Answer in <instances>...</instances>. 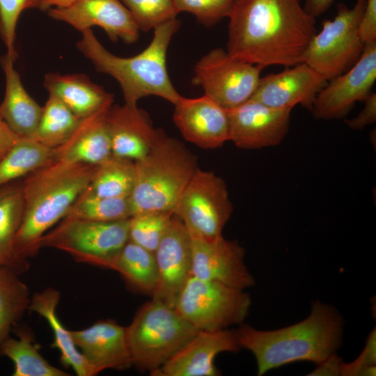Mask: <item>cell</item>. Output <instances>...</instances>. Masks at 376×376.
I'll list each match as a JSON object with an SVG mask.
<instances>
[{
  "label": "cell",
  "instance_id": "obj_6",
  "mask_svg": "<svg viewBox=\"0 0 376 376\" xmlns=\"http://www.w3.org/2000/svg\"><path fill=\"white\" fill-rule=\"evenodd\" d=\"M199 331L175 308L152 298L125 327L133 365L150 373L159 368Z\"/></svg>",
  "mask_w": 376,
  "mask_h": 376
},
{
  "label": "cell",
  "instance_id": "obj_39",
  "mask_svg": "<svg viewBox=\"0 0 376 376\" xmlns=\"http://www.w3.org/2000/svg\"><path fill=\"white\" fill-rule=\"evenodd\" d=\"M359 33L365 44L376 42V0H366Z\"/></svg>",
  "mask_w": 376,
  "mask_h": 376
},
{
  "label": "cell",
  "instance_id": "obj_5",
  "mask_svg": "<svg viewBox=\"0 0 376 376\" xmlns=\"http://www.w3.org/2000/svg\"><path fill=\"white\" fill-rule=\"evenodd\" d=\"M134 165V185L130 196L132 215L174 213L179 197L198 169L196 157L185 145L166 135Z\"/></svg>",
  "mask_w": 376,
  "mask_h": 376
},
{
  "label": "cell",
  "instance_id": "obj_42",
  "mask_svg": "<svg viewBox=\"0 0 376 376\" xmlns=\"http://www.w3.org/2000/svg\"><path fill=\"white\" fill-rule=\"evenodd\" d=\"M19 138L0 117V160Z\"/></svg>",
  "mask_w": 376,
  "mask_h": 376
},
{
  "label": "cell",
  "instance_id": "obj_34",
  "mask_svg": "<svg viewBox=\"0 0 376 376\" xmlns=\"http://www.w3.org/2000/svg\"><path fill=\"white\" fill-rule=\"evenodd\" d=\"M173 212H147L132 215L129 219V238L154 253L167 230Z\"/></svg>",
  "mask_w": 376,
  "mask_h": 376
},
{
  "label": "cell",
  "instance_id": "obj_25",
  "mask_svg": "<svg viewBox=\"0 0 376 376\" xmlns=\"http://www.w3.org/2000/svg\"><path fill=\"white\" fill-rule=\"evenodd\" d=\"M58 290L48 288L31 297L29 310L38 313L48 322L54 334L53 348L60 352V361L72 368L78 376H93L92 370L76 346L71 330L67 329L56 313L60 300Z\"/></svg>",
  "mask_w": 376,
  "mask_h": 376
},
{
  "label": "cell",
  "instance_id": "obj_36",
  "mask_svg": "<svg viewBox=\"0 0 376 376\" xmlns=\"http://www.w3.org/2000/svg\"><path fill=\"white\" fill-rule=\"evenodd\" d=\"M42 0H0V36L7 54L15 61V29L21 13L27 9H40Z\"/></svg>",
  "mask_w": 376,
  "mask_h": 376
},
{
  "label": "cell",
  "instance_id": "obj_17",
  "mask_svg": "<svg viewBox=\"0 0 376 376\" xmlns=\"http://www.w3.org/2000/svg\"><path fill=\"white\" fill-rule=\"evenodd\" d=\"M241 349L235 330H200L181 349L159 368L153 376H217L216 356L224 352Z\"/></svg>",
  "mask_w": 376,
  "mask_h": 376
},
{
  "label": "cell",
  "instance_id": "obj_29",
  "mask_svg": "<svg viewBox=\"0 0 376 376\" xmlns=\"http://www.w3.org/2000/svg\"><path fill=\"white\" fill-rule=\"evenodd\" d=\"M53 149L33 139L19 138L0 160V187L52 162Z\"/></svg>",
  "mask_w": 376,
  "mask_h": 376
},
{
  "label": "cell",
  "instance_id": "obj_2",
  "mask_svg": "<svg viewBox=\"0 0 376 376\" xmlns=\"http://www.w3.org/2000/svg\"><path fill=\"white\" fill-rule=\"evenodd\" d=\"M97 167L52 162L24 177L23 217L13 244L20 260L29 263L38 254L43 235L65 217Z\"/></svg>",
  "mask_w": 376,
  "mask_h": 376
},
{
  "label": "cell",
  "instance_id": "obj_15",
  "mask_svg": "<svg viewBox=\"0 0 376 376\" xmlns=\"http://www.w3.org/2000/svg\"><path fill=\"white\" fill-rule=\"evenodd\" d=\"M158 283L152 298L174 308L177 297L191 275V238L182 221L173 214L154 252Z\"/></svg>",
  "mask_w": 376,
  "mask_h": 376
},
{
  "label": "cell",
  "instance_id": "obj_9",
  "mask_svg": "<svg viewBox=\"0 0 376 376\" xmlns=\"http://www.w3.org/2000/svg\"><path fill=\"white\" fill-rule=\"evenodd\" d=\"M251 303L250 296L242 289L191 275L174 308L198 330L216 331L241 324L248 315Z\"/></svg>",
  "mask_w": 376,
  "mask_h": 376
},
{
  "label": "cell",
  "instance_id": "obj_8",
  "mask_svg": "<svg viewBox=\"0 0 376 376\" xmlns=\"http://www.w3.org/2000/svg\"><path fill=\"white\" fill-rule=\"evenodd\" d=\"M366 3L357 0L352 8L338 4L335 17L324 22L308 45L304 63L327 81L348 70L363 53L366 44L359 27Z\"/></svg>",
  "mask_w": 376,
  "mask_h": 376
},
{
  "label": "cell",
  "instance_id": "obj_44",
  "mask_svg": "<svg viewBox=\"0 0 376 376\" xmlns=\"http://www.w3.org/2000/svg\"><path fill=\"white\" fill-rule=\"evenodd\" d=\"M77 0H42L40 9L47 11L54 7H65L70 5Z\"/></svg>",
  "mask_w": 376,
  "mask_h": 376
},
{
  "label": "cell",
  "instance_id": "obj_33",
  "mask_svg": "<svg viewBox=\"0 0 376 376\" xmlns=\"http://www.w3.org/2000/svg\"><path fill=\"white\" fill-rule=\"evenodd\" d=\"M132 215L130 196L101 197L84 189L71 205L64 218L114 221L130 219Z\"/></svg>",
  "mask_w": 376,
  "mask_h": 376
},
{
  "label": "cell",
  "instance_id": "obj_32",
  "mask_svg": "<svg viewBox=\"0 0 376 376\" xmlns=\"http://www.w3.org/2000/svg\"><path fill=\"white\" fill-rule=\"evenodd\" d=\"M19 274L0 267V345L9 336V332L24 315L31 301L27 285Z\"/></svg>",
  "mask_w": 376,
  "mask_h": 376
},
{
  "label": "cell",
  "instance_id": "obj_1",
  "mask_svg": "<svg viewBox=\"0 0 376 376\" xmlns=\"http://www.w3.org/2000/svg\"><path fill=\"white\" fill-rule=\"evenodd\" d=\"M228 17V53L263 68L303 63L317 33L299 0H236Z\"/></svg>",
  "mask_w": 376,
  "mask_h": 376
},
{
  "label": "cell",
  "instance_id": "obj_26",
  "mask_svg": "<svg viewBox=\"0 0 376 376\" xmlns=\"http://www.w3.org/2000/svg\"><path fill=\"white\" fill-rule=\"evenodd\" d=\"M23 212L22 180H17L0 187V267L19 275L29 267V263L16 256L13 246Z\"/></svg>",
  "mask_w": 376,
  "mask_h": 376
},
{
  "label": "cell",
  "instance_id": "obj_38",
  "mask_svg": "<svg viewBox=\"0 0 376 376\" xmlns=\"http://www.w3.org/2000/svg\"><path fill=\"white\" fill-rule=\"evenodd\" d=\"M375 333L371 334L365 350L355 361L352 363H341L340 375H373L375 373V367L373 366L375 362Z\"/></svg>",
  "mask_w": 376,
  "mask_h": 376
},
{
  "label": "cell",
  "instance_id": "obj_14",
  "mask_svg": "<svg viewBox=\"0 0 376 376\" xmlns=\"http://www.w3.org/2000/svg\"><path fill=\"white\" fill-rule=\"evenodd\" d=\"M191 275L242 290L255 285L244 262V249L238 242L223 235L212 239L191 235Z\"/></svg>",
  "mask_w": 376,
  "mask_h": 376
},
{
  "label": "cell",
  "instance_id": "obj_10",
  "mask_svg": "<svg viewBox=\"0 0 376 376\" xmlns=\"http://www.w3.org/2000/svg\"><path fill=\"white\" fill-rule=\"evenodd\" d=\"M233 211L225 181L198 168L179 197L174 214L191 235L212 239L222 235Z\"/></svg>",
  "mask_w": 376,
  "mask_h": 376
},
{
  "label": "cell",
  "instance_id": "obj_43",
  "mask_svg": "<svg viewBox=\"0 0 376 376\" xmlns=\"http://www.w3.org/2000/svg\"><path fill=\"white\" fill-rule=\"evenodd\" d=\"M334 0H305L304 8L311 15L316 17L329 8Z\"/></svg>",
  "mask_w": 376,
  "mask_h": 376
},
{
  "label": "cell",
  "instance_id": "obj_23",
  "mask_svg": "<svg viewBox=\"0 0 376 376\" xmlns=\"http://www.w3.org/2000/svg\"><path fill=\"white\" fill-rule=\"evenodd\" d=\"M14 62L7 53L0 58L6 77L5 95L0 104V117L19 137L32 139L42 107L24 88Z\"/></svg>",
  "mask_w": 376,
  "mask_h": 376
},
{
  "label": "cell",
  "instance_id": "obj_7",
  "mask_svg": "<svg viewBox=\"0 0 376 376\" xmlns=\"http://www.w3.org/2000/svg\"><path fill=\"white\" fill-rule=\"evenodd\" d=\"M129 219L95 221L63 218L43 235L40 246L65 252L78 263L109 269L130 239Z\"/></svg>",
  "mask_w": 376,
  "mask_h": 376
},
{
  "label": "cell",
  "instance_id": "obj_3",
  "mask_svg": "<svg viewBox=\"0 0 376 376\" xmlns=\"http://www.w3.org/2000/svg\"><path fill=\"white\" fill-rule=\"evenodd\" d=\"M242 347L254 355L258 375L299 361L320 363L340 346L343 321L336 309L316 301L305 320L291 326L260 331L247 324L235 330Z\"/></svg>",
  "mask_w": 376,
  "mask_h": 376
},
{
  "label": "cell",
  "instance_id": "obj_30",
  "mask_svg": "<svg viewBox=\"0 0 376 376\" xmlns=\"http://www.w3.org/2000/svg\"><path fill=\"white\" fill-rule=\"evenodd\" d=\"M135 180L134 162L111 155L98 165L97 170L85 190L107 198L129 197Z\"/></svg>",
  "mask_w": 376,
  "mask_h": 376
},
{
  "label": "cell",
  "instance_id": "obj_20",
  "mask_svg": "<svg viewBox=\"0 0 376 376\" xmlns=\"http://www.w3.org/2000/svg\"><path fill=\"white\" fill-rule=\"evenodd\" d=\"M112 155L134 162L145 157L166 135L138 107L111 106L106 116Z\"/></svg>",
  "mask_w": 376,
  "mask_h": 376
},
{
  "label": "cell",
  "instance_id": "obj_27",
  "mask_svg": "<svg viewBox=\"0 0 376 376\" xmlns=\"http://www.w3.org/2000/svg\"><path fill=\"white\" fill-rule=\"evenodd\" d=\"M109 269L120 274L134 291L152 296L158 274L154 253L129 239L111 262Z\"/></svg>",
  "mask_w": 376,
  "mask_h": 376
},
{
  "label": "cell",
  "instance_id": "obj_22",
  "mask_svg": "<svg viewBox=\"0 0 376 376\" xmlns=\"http://www.w3.org/2000/svg\"><path fill=\"white\" fill-rule=\"evenodd\" d=\"M112 104L82 118L67 141L53 148L52 162L99 165L109 159L112 151L106 116Z\"/></svg>",
  "mask_w": 376,
  "mask_h": 376
},
{
  "label": "cell",
  "instance_id": "obj_19",
  "mask_svg": "<svg viewBox=\"0 0 376 376\" xmlns=\"http://www.w3.org/2000/svg\"><path fill=\"white\" fill-rule=\"evenodd\" d=\"M174 105L173 121L186 141L203 149H216L228 141L227 110L210 97L181 96Z\"/></svg>",
  "mask_w": 376,
  "mask_h": 376
},
{
  "label": "cell",
  "instance_id": "obj_31",
  "mask_svg": "<svg viewBox=\"0 0 376 376\" xmlns=\"http://www.w3.org/2000/svg\"><path fill=\"white\" fill-rule=\"evenodd\" d=\"M81 119L58 98L49 95L32 139L49 148H57L71 136Z\"/></svg>",
  "mask_w": 376,
  "mask_h": 376
},
{
  "label": "cell",
  "instance_id": "obj_4",
  "mask_svg": "<svg viewBox=\"0 0 376 376\" xmlns=\"http://www.w3.org/2000/svg\"><path fill=\"white\" fill-rule=\"evenodd\" d=\"M175 18L154 30L148 46L131 57H120L107 50L91 29L81 33L77 49L94 65L97 71L108 74L120 84L125 104L137 107L138 101L148 95L162 97L175 104L181 95L174 88L166 67L171 40L180 28Z\"/></svg>",
  "mask_w": 376,
  "mask_h": 376
},
{
  "label": "cell",
  "instance_id": "obj_28",
  "mask_svg": "<svg viewBox=\"0 0 376 376\" xmlns=\"http://www.w3.org/2000/svg\"><path fill=\"white\" fill-rule=\"evenodd\" d=\"M17 338L8 336L0 345V354L14 364L13 376H69L46 361L29 330L18 329Z\"/></svg>",
  "mask_w": 376,
  "mask_h": 376
},
{
  "label": "cell",
  "instance_id": "obj_24",
  "mask_svg": "<svg viewBox=\"0 0 376 376\" xmlns=\"http://www.w3.org/2000/svg\"><path fill=\"white\" fill-rule=\"evenodd\" d=\"M44 86L52 95L65 104L80 118H86L113 102V97L102 86L81 74L48 73Z\"/></svg>",
  "mask_w": 376,
  "mask_h": 376
},
{
  "label": "cell",
  "instance_id": "obj_16",
  "mask_svg": "<svg viewBox=\"0 0 376 376\" xmlns=\"http://www.w3.org/2000/svg\"><path fill=\"white\" fill-rule=\"evenodd\" d=\"M47 12L52 18L81 32L100 26L113 42L120 39L132 44L139 37V28L120 0H77L65 7L51 8Z\"/></svg>",
  "mask_w": 376,
  "mask_h": 376
},
{
  "label": "cell",
  "instance_id": "obj_41",
  "mask_svg": "<svg viewBox=\"0 0 376 376\" xmlns=\"http://www.w3.org/2000/svg\"><path fill=\"white\" fill-rule=\"evenodd\" d=\"M341 361L335 353L322 362L311 375H340Z\"/></svg>",
  "mask_w": 376,
  "mask_h": 376
},
{
  "label": "cell",
  "instance_id": "obj_12",
  "mask_svg": "<svg viewBox=\"0 0 376 376\" xmlns=\"http://www.w3.org/2000/svg\"><path fill=\"white\" fill-rule=\"evenodd\" d=\"M376 79V42L366 44L357 63L329 80L318 93L311 109L318 119L345 117L357 102L364 101Z\"/></svg>",
  "mask_w": 376,
  "mask_h": 376
},
{
  "label": "cell",
  "instance_id": "obj_13",
  "mask_svg": "<svg viewBox=\"0 0 376 376\" xmlns=\"http://www.w3.org/2000/svg\"><path fill=\"white\" fill-rule=\"evenodd\" d=\"M228 141L240 149L255 150L279 145L288 132L292 109L271 107L250 98L226 109Z\"/></svg>",
  "mask_w": 376,
  "mask_h": 376
},
{
  "label": "cell",
  "instance_id": "obj_21",
  "mask_svg": "<svg viewBox=\"0 0 376 376\" xmlns=\"http://www.w3.org/2000/svg\"><path fill=\"white\" fill-rule=\"evenodd\" d=\"M71 334L93 376L107 369L124 370L133 365L125 327L114 320H100L84 329L71 330Z\"/></svg>",
  "mask_w": 376,
  "mask_h": 376
},
{
  "label": "cell",
  "instance_id": "obj_35",
  "mask_svg": "<svg viewBox=\"0 0 376 376\" xmlns=\"http://www.w3.org/2000/svg\"><path fill=\"white\" fill-rule=\"evenodd\" d=\"M139 31H148L177 18L173 0H120Z\"/></svg>",
  "mask_w": 376,
  "mask_h": 376
},
{
  "label": "cell",
  "instance_id": "obj_40",
  "mask_svg": "<svg viewBox=\"0 0 376 376\" xmlns=\"http://www.w3.org/2000/svg\"><path fill=\"white\" fill-rule=\"evenodd\" d=\"M363 109L354 118L345 120L347 125L353 130H362L376 121V94L371 92L363 101Z\"/></svg>",
  "mask_w": 376,
  "mask_h": 376
},
{
  "label": "cell",
  "instance_id": "obj_11",
  "mask_svg": "<svg viewBox=\"0 0 376 376\" xmlns=\"http://www.w3.org/2000/svg\"><path fill=\"white\" fill-rule=\"evenodd\" d=\"M263 69L215 48L195 64L192 82L203 88L204 95L230 109L252 97Z\"/></svg>",
  "mask_w": 376,
  "mask_h": 376
},
{
  "label": "cell",
  "instance_id": "obj_37",
  "mask_svg": "<svg viewBox=\"0 0 376 376\" xmlns=\"http://www.w3.org/2000/svg\"><path fill=\"white\" fill-rule=\"evenodd\" d=\"M178 15L187 12L194 15L198 22L210 27L224 17H228L236 0H173Z\"/></svg>",
  "mask_w": 376,
  "mask_h": 376
},
{
  "label": "cell",
  "instance_id": "obj_18",
  "mask_svg": "<svg viewBox=\"0 0 376 376\" xmlns=\"http://www.w3.org/2000/svg\"><path fill=\"white\" fill-rule=\"evenodd\" d=\"M327 81L305 63L260 77L251 97L278 109H293L300 104L311 110L318 93Z\"/></svg>",
  "mask_w": 376,
  "mask_h": 376
}]
</instances>
